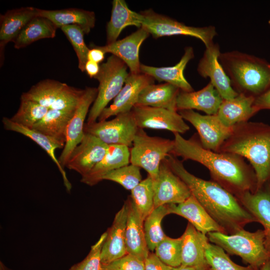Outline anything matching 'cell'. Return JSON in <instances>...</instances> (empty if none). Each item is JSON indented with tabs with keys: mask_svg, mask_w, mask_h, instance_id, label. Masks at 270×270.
<instances>
[{
	"mask_svg": "<svg viewBox=\"0 0 270 270\" xmlns=\"http://www.w3.org/2000/svg\"><path fill=\"white\" fill-rule=\"evenodd\" d=\"M174 146L170 154L183 160L198 162L209 170L212 181L234 194L254 192L258 189L257 178L250 164L242 156L229 152H218L206 150L194 134L186 140L180 134L174 133Z\"/></svg>",
	"mask_w": 270,
	"mask_h": 270,
	"instance_id": "1",
	"label": "cell"
},
{
	"mask_svg": "<svg viewBox=\"0 0 270 270\" xmlns=\"http://www.w3.org/2000/svg\"><path fill=\"white\" fill-rule=\"evenodd\" d=\"M168 162L172 172L188 186L192 194L210 216L224 230L234 234L256 218L230 192L212 180H206L189 172L182 161L169 154Z\"/></svg>",
	"mask_w": 270,
	"mask_h": 270,
	"instance_id": "2",
	"label": "cell"
},
{
	"mask_svg": "<svg viewBox=\"0 0 270 270\" xmlns=\"http://www.w3.org/2000/svg\"><path fill=\"white\" fill-rule=\"evenodd\" d=\"M218 152L236 154L246 158L257 178L258 189L270 182V126L244 122L232 127Z\"/></svg>",
	"mask_w": 270,
	"mask_h": 270,
	"instance_id": "3",
	"label": "cell"
},
{
	"mask_svg": "<svg viewBox=\"0 0 270 270\" xmlns=\"http://www.w3.org/2000/svg\"><path fill=\"white\" fill-rule=\"evenodd\" d=\"M218 60L237 93L256 98L270 88V64L264 59L234 50L221 52Z\"/></svg>",
	"mask_w": 270,
	"mask_h": 270,
	"instance_id": "4",
	"label": "cell"
},
{
	"mask_svg": "<svg viewBox=\"0 0 270 270\" xmlns=\"http://www.w3.org/2000/svg\"><path fill=\"white\" fill-rule=\"evenodd\" d=\"M207 236L210 242L230 254L240 256L245 263L256 268L260 269L270 261V250L266 244L264 230L250 232L243 228L231 234L211 232Z\"/></svg>",
	"mask_w": 270,
	"mask_h": 270,
	"instance_id": "5",
	"label": "cell"
},
{
	"mask_svg": "<svg viewBox=\"0 0 270 270\" xmlns=\"http://www.w3.org/2000/svg\"><path fill=\"white\" fill-rule=\"evenodd\" d=\"M127 68L122 60L112 54L100 66L99 73L94 78L99 82L98 94L90 110L86 124L96 122L108 103L119 94L129 74Z\"/></svg>",
	"mask_w": 270,
	"mask_h": 270,
	"instance_id": "6",
	"label": "cell"
},
{
	"mask_svg": "<svg viewBox=\"0 0 270 270\" xmlns=\"http://www.w3.org/2000/svg\"><path fill=\"white\" fill-rule=\"evenodd\" d=\"M84 92V89L77 88L58 80L46 79L22 93L20 99L36 102L48 109L74 110Z\"/></svg>",
	"mask_w": 270,
	"mask_h": 270,
	"instance_id": "7",
	"label": "cell"
},
{
	"mask_svg": "<svg viewBox=\"0 0 270 270\" xmlns=\"http://www.w3.org/2000/svg\"><path fill=\"white\" fill-rule=\"evenodd\" d=\"M174 140L149 136L138 128L130 150V163L144 169L154 181L161 162L170 154Z\"/></svg>",
	"mask_w": 270,
	"mask_h": 270,
	"instance_id": "8",
	"label": "cell"
},
{
	"mask_svg": "<svg viewBox=\"0 0 270 270\" xmlns=\"http://www.w3.org/2000/svg\"><path fill=\"white\" fill-rule=\"evenodd\" d=\"M143 16L142 28L156 38L164 36L184 35L195 37L201 40L206 48L213 42L216 36V28L212 26L204 27L188 26L168 16L148 10L140 12Z\"/></svg>",
	"mask_w": 270,
	"mask_h": 270,
	"instance_id": "9",
	"label": "cell"
},
{
	"mask_svg": "<svg viewBox=\"0 0 270 270\" xmlns=\"http://www.w3.org/2000/svg\"><path fill=\"white\" fill-rule=\"evenodd\" d=\"M138 126L132 111L118 114L110 120L86 122L84 132L91 134L108 145L132 146Z\"/></svg>",
	"mask_w": 270,
	"mask_h": 270,
	"instance_id": "10",
	"label": "cell"
},
{
	"mask_svg": "<svg viewBox=\"0 0 270 270\" xmlns=\"http://www.w3.org/2000/svg\"><path fill=\"white\" fill-rule=\"evenodd\" d=\"M178 112L196 130L200 144L206 150L218 152L232 133V128L224 126L216 114L202 115L192 110Z\"/></svg>",
	"mask_w": 270,
	"mask_h": 270,
	"instance_id": "11",
	"label": "cell"
},
{
	"mask_svg": "<svg viewBox=\"0 0 270 270\" xmlns=\"http://www.w3.org/2000/svg\"><path fill=\"white\" fill-rule=\"evenodd\" d=\"M153 187L154 208L165 204H179L192 195L186 184L171 170L166 158L160 163Z\"/></svg>",
	"mask_w": 270,
	"mask_h": 270,
	"instance_id": "12",
	"label": "cell"
},
{
	"mask_svg": "<svg viewBox=\"0 0 270 270\" xmlns=\"http://www.w3.org/2000/svg\"><path fill=\"white\" fill-rule=\"evenodd\" d=\"M138 128L164 130L184 134L190 127L178 112L136 105L131 110Z\"/></svg>",
	"mask_w": 270,
	"mask_h": 270,
	"instance_id": "13",
	"label": "cell"
},
{
	"mask_svg": "<svg viewBox=\"0 0 270 270\" xmlns=\"http://www.w3.org/2000/svg\"><path fill=\"white\" fill-rule=\"evenodd\" d=\"M98 94V88L86 86L84 94L69 122L66 132V141L62 151L58 158L64 168L74 148L80 144L84 134V126L89 109Z\"/></svg>",
	"mask_w": 270,
	"mask_h": 270,
	"instance_id": "14",
	"label": "cell"
},
{
	"mask_svg": "<svg viewBox=\"0 0 270 270\" xmlns=\"http://www.w3.org/2000/svg\"><path fill=\"white\" fill-rule=\"evenodd\" d=\"M108 145L97 137L84 132L80 144L72 152L66 166L80 174H88L106 156Z\"/></svg>",
	"mask_w": 270,
	"mask_h": 270,
	"instance_id": "15",
	"label": "cell"
},
{
	"mask_svg": "<svg viewBox=\"0 0 270 270\" xmlns=\"http://www.w3.org/2000/svg\"><path fill=\"white\" fill-rule=\"evenodd\" d=\"M154 79L148 75L141 72L130 73L122 89L111 104L102 110L98 119V122L106 120L112 116L130 112L136 106L142 90L148 85L154 84Z\"/></svg>",
	"mask_w": 270,
	"mask_h": 270,
	"instance_id": "16",
	"label": "cell"
},
{
	"mask_svg": "<svg viewBox=\"0 0 270 270\" xmlns=\"http://www.w3.org/2000/svg\"><path fill=\"white\" fill-rule=\"evenodd\" d=\"M206 48L198 66L199 74L204 78H210V82L223 100L233 98L238 94L232 88L230 80L219 62L221 53L219 45L213 42Z\"/></svg>",
	"mask_w": 270,
	"mask_h": 270,
	"instance_id": "17",
	"label": "cell"
},
{
	"mask_svg": "<svg viewBox=\"0 0 270 270\" xmlns=\"http://www.w3.org/2000/svg\"><path fill=\"white\" fill-rule=\"evenodd\" d=\"M150 34L142 28L126 37L104 46H98L106 54L110 53L122 60L132 74L140 73V48Z\"/></svg>",
	"mask_w": 270,
	"mask_h": 270,
	"instance_id": "18",
	"label": "cell"
},
{
	"mask_svg": "<svg viewBox=\"0 0 270 270\" xmlns=\"http://www.w3.org/2000/svg\"><path fill=\"white\" fill-rule=\"evenodd\" d=\"M127 218L128 210L124 203L106 230L107 236L101 252V265L108 264L128 254L125 240Z\"/></svg>",
	"mask_w": 270,
	"mask_h": 270,
	"instance_id": "19",
	"label": "cell"
},
{
	"mask_svg": "<svg viewBox=\"0 0 270 270\" xmlns=\"http://www.w3.org/2000/svg\"><path fill=\"white\" fill-rule=\"evenodd\" d=\"M170 214L186 220L196 229L204 234L211 232L226 234L224 230L208 213L193 195L179 204H169Z\"/></svg>",
	"mask_w": 270,
	"mask_h": 270,
	"instance_id": "20",
	"label": "cell"
},
{
	"mask_svg": "<svg viewBox=\"0 0 270 270\" xmlns=\"http://www.w3.org/2000/svg\"><path fill=\"white\" fill-rule=\"evenodd\" d=\"M236 198L256 222L264 226L266 244L270 250V182L254 192H246Z\"/></svg>",
	"mask_w": 270,
	"mask_h": 270,
	"instance_id": "21",
	"label": "cell"
},
{
	"mask_svg": "<svg viewBox=\"0 0 270 270\" xmlns=\"http://www.w3.org/2000/svg\"><path fill=\"white\" fill-rule=\"evenodd\" d=\"M223 100L218 92L210 82L198 91H180L176 98V109L197 110L208 115L216 114Z\"/></svg>",
	"mask_w": 270,
	"mask_h": 270,
	"instance_id": "22",
	"label": "cell"
},
{
	"mask_svg": "<svg viewBox=\"0 0 270 270\" xmlns=\"http://www.w3.org/2000/svg\"><path fill=\"white\" fill-rule=\"evenodd\" d=\"M194 57V50L191 46H186L180 60L172 66L154 67L141 64V73L148 75L158 82H165L180 89L181 91L191 92L194 89L184 76L186 64Z\"/></svg>",
	"mask_w": 270,
	"mask_h": 270,
	"instance_id": "23",
	"label": "cell"
},
{
	"mask_svg": "<svg viewBox=\"0 0 270 270\" xmlns=\"http://www.w3.org/2000/svg\"><path fill=\"white\" fill-rule=\"evenodd\" d=\"M128 210V218L125 230L127 253L144 261L150 250L146 242L144 221L138 214L130 196L125 202Z\"/></svg>",
	"mask_w": 270,
	"mask_h": 270,
	"instance_id": "24",
	"label": "cell"
},
{
	"mask_svg": "<svg viewBox=\"0 0 270 270\" xmlns=\"http://www.w3.org/2000/svg\"><path fill=\"white\" fill-rule=\"evenodd\" d=\"M207 236L198 231L188 223L182 236V264L194 270H209L204 242Z\"/></svg>",
	"mask_w": 270,
	"mask_h": 270,
	"instance_id": "25",
	"label": "cell"
},
{
	"mask_svg": "<svg viewBox=\"0 0 270 270\" xmlns=\"http://www.w3.org/2000/svg\"><path fill=\"white\" fill-rule=\"evenodd\" d=\"M254 100L253 96L241 94L233 98L223 100L216 115L220 122L228 128L248 122L259 112L254 106Z\"/></svg>",
	"mask_w": 270,
	"mask_h": 270,
	"instance_id": "26",
	"label": "cell"
},
{
	"mask_svg": "<svg viewBox=\"0 0 270 270\" xmlns=\"http://www.w3.org/2000/svg\"><path fill=\"white\" fill-rule=\"evenodd\" d=\"M38 16V8L32 6L8 10L4 14H0V57L4 54L6 44L13 42L26 25Z\"/></svg>",
	"mask_w": 270,
	"mask_h": 270,
	"instance_id": "27",
	"label": "cell"
},
{
	"mask_svg": "<svg viewBox=\"0 0 270 270\" xmlns=\"http://www.w3.org/2000/svg\"><path fill=\"white\" fill-rule=\"evenodd\" d=\"M130 162V150L124 145H108V152L104 158L80 181L92 186L102 180L107 173L128 165Z\"/></svg>",
	"mask_w": 270,
	"mask_h": 270,
	"instance_id": "28",
	"label": "cell"
},
{
	"mask_svg": "<svg viewBox=\"0 0 270 270\" xmlns=\"http://www.w3.org/2000/svg\"><path fill=\"white\" fill-rule=\"evenodd\" d=\"M111 17L106 27V44L117 40L122 30L128 26L141 28L143 16L128 7L124 0H114Z\"/></svg>",
	"mask_w": 270,
	"mask_h": 270,
	"instance_id": "29",
	"label": "cell"
},
{
	"mask_svg": "<svg viewBox=\"0 0 270 270\" xmlns=\"http://www.w3.org/2000/svg\"><path fill=\"white\" fill-rule=\"evenodd\" d=\"M38 16L46 18L58 28L67 25L80 26L84 34H88L96 22L94 12L77 8L48 10L38 8Z\"/></svg>",
	"mask_w": 270,
	"mask_h": 270,
	"instance_id": "30",
	"label": "cell"
},
{
	"mask_svg": "<svg viewBox=\"0 0 270 270\" xmlns=\"http://www.w3.org/2000/svg\"><path fill=\"white\" fill-rule=\"evenodd\" d=\"M180 91L178 87L166 82L159 84H150L140 92L136 105L178 112L176 98Z\"/></svg>",
	"mask_w": 270,
	"mask_h": 270,
	"instance_id": "31",
	"label": "cell"
},
{
	"mask_svg": "<svg viewBox=\"0 0 270 270\" xmlns=\"http://www.w3.org/2000/svg\"><path fill=\"white\" fill-rule=\"evenodd\" d=\"M2 124L5 130L20 133L30 138L43 148L50 157L60 172L64 184L68 192H70L72 184L68 178L64 168L56 158L55 151L56 148H62L60 145L52 138L36 131L18 124L7 117H3Z\"/></svg>",
	"mask_w": 270,
	"mask_h": 270,
	"instance_id": "32",
	"label": "cell"
},
{
	"mask_svg": "<svg viewBox=\"0 0 270 270\" xmlns=\"http://www.w3.org/2000/svg\"><path fill=\"white\" fill-rule=\"evenodd\" d=\"M75 110L49 109L44 116L34 126L32 129L52 138L62 148H64L66 141L67 127Z\"/></svg>",
	"mask_w": 270,
	"mask_h": 270,
	"instance_id": "33",
	"label": "cell"
},
{
	"mask_svg": "<svg viewBox=\"0 0 270 270\" xmlns=\"http://www.w3.org/2000/svg\"><path fill=\"white\" fill-rule=\"evenodd\" d=\"M58 28L48 18L36 16L26 25L14 40V47L20 49L41 39L54 38Z\"/></svg>",
	"mask_w": 270,
	"mask_h": 270,
	"instance_id": "34",
	"label": "cell"
},
{
	"mask_svg": "<svg viewBox=\"0 0 270 270\" xmlns=\"http://www.w3.org/2000/svg\"><path fill=\"white\" fill-rule=\"evenodd\" d=\"M170 214L169 204H165L155 208L144 222L145 238L149 250H154L156 246L165 238L162 228V218Z\"/></svg>",
	"mask_w": 270,
	"mask_h": 270,
	"instance_id": "35",
	"label": "cell"
},
{
	"mask_svg": "<svg viewBox=\"0 0 270 270\" xmlns=\"http://www.w3.org/2000/svg\"><path fill=\"white\" fill-rule=\"evenodd\" d=\"M208 241L206 236L204 245L209 270H260L250 265L242 266L235 264L220 246L210 244Z\"/></svg>",
	"mask_w": 270,
	"mask_h": 270,
	"instance_id": "36",
	"label": "cell"
},
{
	"mask_svg": "<svg viewBox=\"0 0 270 270\" xmlns=\"http://www.w3.org/2000/svg\"><path fill=\"white\" fill-rule=\"evenodd\" d=\"M131 191L130 198L140 217L144 222L154 209L153 180L150 176L142 180Z\"/></svg>",
	"mask_w": 270,
	"mask_h": 270,
	"instance_id": "37",
	"label": "cell"
},
{
	"mask_svg": "<svg viewBox=\"0 0 270 270\" xmlns=\"http://www.w3.org/2000/svg\"><path fill=\"white\" fill-rule=\"evenodd\" d=\"M49 109L39 104L20 99V104L16 112L10 118L14 122L28 128L34 126L46 114Z\"/></svg>",
	"mask_w": 270,
	"mask_h": 270,
	"instance_id": "38",
	"label": "cell"
},
{
	"mask_svg": "<svg viewBox=\"0 0 270 270\" xmlns=\"http://www.w3.org/2000/svg\"><path fill=\"white\" fill-rule=\"evenodd\" d=\"M155 254L164 264L172 267L182 264V239L167 236L156 246Z\"/></svg>",
	"mask_w": 270,
	"mask_h": 270,
	"instance_id": "39",
	"label": "cell"
},
{
	"mask_svg": "<svg viewBox=\"0 0 270 270\" xmlns=\"http://www.w3.org/2000/svg\"><path fill=\"white\" fill-rule=\"evenodd\" d=\"M60 29L72 44L76 53L78 68L82 72H84L90 49L84 42V36L85 34L82 29L80 26L74 24L64 26H62Z\"/></svg>",
	"mask_w": 270,
	"mask_h": 270,
	"instance_id": "40",
	"label": "cell"
},
{
	"mask_svg": "<svg viewBox=\"0 0 270 270\" xmlns=\"http://www.w3.org/2000/svg\"><path fill=\"white\" fill-rule=\"evenodd\" d=\"M140 168L132 164L114 170L102 178V180L114 182L124 188L132 190L142 180Z\"/></svg>",
	"mask_w": 270,
	"mask_h": 270,
	"instance_id": "41",
	"label": "cell"
},
{
	"mask_svg": "<svg viewBox=\"0 0 270 270\" xmlns=\"http://www.w3.org/2000/svg\"><path fill=\"white\" fill-rule=\"evenodd\" d=\"M106 236V231L91 246L87 256L80 262L72 265L69 270H100L102 249Z\"/></svg>",
	"mask_w": 270,
	"mask_h": 270,
	"instance_id": "42",
	"label": "cell"
},
{
	"mask_svg": "<svg viewBox=\"0 0 270 270\" xmlns=\"http://www.w3.org/2000/svg\"><path fill=\"white\" fill-rule=\"evenodd\" d=\"M100 270H144V262L127 254L106 265H101Z\"/></svg>",
	"mask_w": 270,
	"mask_h": 270,
	"instance_id": "43",
	"label": "cell"
},
{
	"mask_svg": "<svg viewBox=\"0 0 270 270\" xmlns=\"http://www.w3.org/2000/svg\"><path fill=\"white\" fill-rule=\"evenodd\" d=\"M144 270H172L173 268L163 262L154 252L149 253L144 261Z\"/></svg>",
	"mask_w": 270,
	"mask_h": 270,
	"instance_id": "44",
	"label": "cell"
},
{
	"mask_svg": "<svg viewBox=\"0 0 270 270\" xmlns=\"http://www.w3.org/2000/svg\"><path fill=\"white\" fill-rule=\"evenodd\" d=\"M254 105L258 111L265 109L270 110V88L255 98Z\"/></svg>",
	"mask_w": 270,
	"mask_h": 270,
	"instance_id": "45",
	"label": "cell"
},
{
	"mask_svg": "<svg viewBox=\"0 0 270 270\" xmlns=\"http://www.w3.org/2000/svg\"><path fill=\"white\" fill-rule=\"evenodd\" d=\"M105 54L98 46H95L90 49L88 59L99 64L104 60Z\"/></svg>",
	"mask_w": 270,
	"mask_h": 270,
	"instance_id": "46",
	"label": "cell"
},
{
	"mask_svg": "<svg viewBox=\"0 0 270 270\" xmlns=\"http://www.w3.org/2000/svg\"><path fill=\"white\" fill-rule=\"evenodd\" d=\"M100 70L99 64L88 60L85 65V71L90 78H94L99 73Z\"/></svg>",
	"mask_w": 270,
	"mask_h": 270,
	"instance_id": "47",
	"label": "cell"
},
{
	"mask_svg": "<svg viewBox=\"0 0 270 270\" xmlns=\"http://www.w3.org/2000/svg\"><path fill=\"white\" fill-rule=\"evenodd\" d=\"M172 270H194L193 268L181 265L178 267L173 268Z\"/></svg>",
	"mask_w": 270,
	"mask_h": 270,
	"instance_id": "48",
	"label": "cell"
},
{
	"mask_svg": "<svg viewBox=\"0 0 270 270\" xmlns=\"http://www.w3.org/2000/svg\"><path fill=\"white\" fill-rule=\"evenodd\" d=\"M260 270H270V261L267 262L262 266Z\"/></svg>",
	"mask_w": 270,
	"mask_h": 270,
	"instance_id": "49",
	"label": "cell"
},
{
	"mask_svg": "<svg viewBox=\"0 0 270 270\" xmlns=\"http://www.w3.org/2000/svg\"><path fill=\"white\" fill-rule=\"evenodd\" d=\"M0 270H11L8 268L2 262H0Z\"/></svg>",
	"mask_w": 270,
	"mask_h": 270,
	"instance_id": "50",
	"label": "cell"
},
{
	"mask_svg": "<svg viewBox=\"0 0 270 270\" xmlns=\"http://www.w3.org/2000/svg\"><path fill=\"white\" fill-rule=\"evenodd\" d=\"M268 23L269 26H270V19L268 20Z\"/></svg>",
	"mask_w": 270,
	"mask_h": 270,
	"instance_id": "51",
	"label": "cell"
}]
</instances>
